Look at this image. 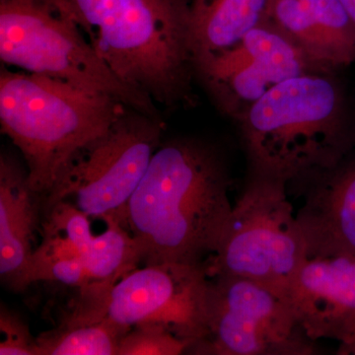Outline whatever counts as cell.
Returning <instances> with one entry per match:
<instances>
[{"instance_id":"1","label":"cell","mask_w":355,"mask_h":355,"mask_svg":"<svg viewBox=\"0 0 355 355\" xmlns=\"http://www.w3.org/2000/svg\"><path fill=\"white\" fill-rule=\"evenodd\" d=\"M229 187L217 147L191 137L162 142L125 209L141 263H200L214 254L233 209Z\"/></svg>"},{"instance_id":"2","label":"cell","mask_w":355,"mask_h":355,"mask_svg":"<svg viewBox=\"0 0 355 355\" xmlns=\"http://www.w3.org/2000/svg\"><path fill=\"white\" fill-rule=\"evenodd\" d=\"M340 71L282 81L236 121L250 174L289 184L354 150L355 98Z\"/></svg>"},{"instance_id":"3","label":"cell","mask_w":355,"mask_h":355,"mask_svg":"<svg viewBox=\"0 0 355 355\" xmlns=\"http://www.w3.org/2000/svg\"><path fill=\"white\" fill-rule=\"evenodd\" d=\"M69 2L88 41L123 83L166 107L191 99V0Z\"/></svg>"},{"instance_id":"4","label":"cell","mask_w":355,"mask_h":355,"mask_svg":"<svg viewBox=\"0 0 355 355\" xmlns=\"http://www.w3.org/2000/svg\"><path fill=\"white\" fill-rule=\"evenodd\" d=\"M130 107L39 74L0 69L1 130L19 149L30 187L43 200L79 149L103 135Z\"/></svg>"},{"instance_id":"5","label":"cell","mask_w":355,"mask_h":355,"mask_svg":"<svg viewBox=\"0 0 355 355\" xmlns=\"http://www.w3.org/2000/svg\"><path fill=\"white\" fill-rule=\"evenodd\" d=\"M0 60L7 67L112 96L161 119L156 103L123 83L100 58L69 0H0Z\"/></svg>"},{"instance_id":"6","label":"cell","mask_w":355,"mask_h":355,"mask_svg":"<svg viewBox=\"0 0 355 355\" xmlns=\"http://www.w3.org/2000/svg\"><path fill=\"white\" fill-rule=\"evenodd\" d=\"M287 186L282 180L250 174L216 251L205 261L209 277L254 280L286 296L308 260L304 236L287 198Z\"/></svg>"},{"instance_id":"7","label":"cell","mask_w":355,"mask_h":355,"mask_svg":"<svg viewBox=\"0 0 355 355\" xmlns=\"http://www.w3.org/2000/svg\"><path fill=\"white\" fill-rule=\"evenodd\" d=\"M209 282L205 261L146 265L109 288L81 291L78 304L64 321L108 319L128 331L153 324L190 343V352L207 335Z\"/></svg>"},{"instance_id":"8","label":"cell","mask_w":355,"mask_h":355,"mask_svg":"<svg viewBox=\"0 0 355 355\" xmlns=\"http://www.w3.org/2000/svg\"><path fill=\"white\" fill-rule=\"evenodd\" d=\"M164 123L128 108L103 135L79 149L51 193L44 214L57 203H71L91 219H114L125 226L130 198L162 144Z\"/></svg>"},{"instance_id":"9","label":"cell","mask_w":355,"mask_h":355,"mask_svg":"<svg viewBox=\"0 0 355 355\" xmlns=\"http://www.w3.org/2000/svg\"><path fill=\"white\" fill-rule=\"evenodd\" d=\"M296 321L286 296L260 282L209 277L207 335L198 354L310 355L316 345Z\"/></svg>"},{"instance_id":"10","label":"cell","mask_w":355,"mask_h":355,"mask_svg":"<svg viewBox=\"0 0 355 355\" xmlns=\"http://www.w3.org/2000/svg\"><path fill=\"white\" fill-rule=\"evenodd\" d=\"M311 340L355 338V256L308 259L286 294Z\"/></svg>"},{"instance_id":"11","label":"cell","mask_w":355,"mask_h":355,"mask_svg":"<svg viewBox=\"0 0 355 355\" xmlns=\"http://www.w3.org/2000/svg\"><path fill=\"white\" fill-rule=\"evenodd\" d=\"M291 183L303 186L296 218L308 259L355 256V149L336 165Z\"/></svg>"},{"instance_id":"12","label":"cell","mask_w":355,"mask_h":355,"mask_svg":"<svg viewBox=\"0 0 355 355\" xmlns=\"http://www.w3.org/2000/svg\"><path fill=\"white\" fill-rule=\"evenodd\" d=\"M41 198L33 191L27 168L17 159L0 157V275L13 291L27 288V272Z\"/></svg>"},{"instance_id":"13","label":"cell","mask_w":355,"mask_h":355,"mask_svg":"<svg viewBox=\"0 0 355 355\" xmlns=\"http://www.w3.org/2000/svg\"><path fill=\"white\" fill-rule=\"evenodd\" d=\"M270 11V0H191L193 64L234 49Z\"/></svg>"},{"instance_id":"14","label":"cell","mask_w":355,"mask_h":355,"mask_svg":"<svg viewBox=\"0 0 355 355\" xmlns=\"http://www.w3.org/2000/svg\"><path fill=\"white\" fill-rule=\"evenodd\" d=\"M238 48L275 85L317 71H331L315 62L270 21L252 30Z\"/></svg>"},{"instance_id":"15","label":"cell","mask_w":355,"mask_h":355,"mask_svg":"<svg viewBox=\"0 0 355 355\" xmlns=\"http://www.w3.org/2000/svg\"><path fill=\"white\" fill-rule=\"evenodd\" d=\"M105 222L106 230L93 236L83 254L89 286H113L141 263L139 245L130 231L114 219Z\"/></svg>"},{"instance_id":"16","label":"cell","mask_w":355,"mask_h":355,"mask_svg":"<svg viewBox=\"0 0 355 355\" xmlns=\"http://www.w3.org/2000/svg\"><path fill=\"white\" fill-rule=\"evenodd\" d=\"M55 282L78 287L80 291L90 284L81 252L69 238L43 224V240L33 252L27 272V284Z\"/></svg>"},{"instance_id":"17","label":"cell","mask_w":355,"mask_h":355,"mask_svg":"<svg viewBox=\"0 0 355 355\" xmlns=\"http://www.w3.org/2000/svg\"><path fill=\"white\" fill-rule=\"evenodd\" d=\"M108 319L65 323L37 338L38 355H118L128 333Z\"/></svg>"},{"instance_id":"18","label":"cell","mask_w":355,"mask_h":355,"mask_svg":"<svg viewBox=\"0 0 355 355\" xmlns=\"http://www.w3.org/2000/svg\"><path fill=\"white\" fill-rule=\"evenodd\" d=\"M270 22L318 64L329 70L345 69L301 0H270Z\"/></svg>"},{"instance_id":"19","label":"cell","mask_w":355,"mask_h":355,"mask_svg":"<svg viewBox=\"0 0 355 355\" xmlns=\"http://www.w3.org/2000/svg\"><path fill=\"white\" fill-rule=\"evenodd\" d=\"M343 69L355 64V25L340 0H301Z\"/></svg>"},{"instance_id":"20","label":"cell","mask_w":355,"mask_h":355,"mask_svg":"<svg viewBox=\"0 0 355 355\" xmlns=\"http://www.w3.org/2000/svg\"><path fill=\"white\" fill-rule=\"evenodd\" d=\"M191 345L169 331L153 324L137 326L121 340L118 355H178Z\"/></svg>"},{"instance_id":"21","label":"cell","mask_w":355,"mask_h":355,"mask_svg":"<svg viewBox=\"0 0 355 355\" xmlns=\"http://www.w3.org/2000/svg\"><path fill=\"white\" fill-rule=\"evenodd\" d=\"M0 343L1 355H38L37 338H33L29 328L17 315L1 307L0 313Z\"/></svg>"},{"instance_id":"22","label":"cell","mask_w":355,"mask_h":355,"mask_svg":"<svg viewBox=\"0 0 355 355\" xmlns=\"http://www.w3.org/2000/svg\"><path fill=\"white\" fill-rule=\"evenodd\" d=\"M355 25V0H340Z\"/></svg>"},{"instance_id":"23","label":"cell","mask_w":355,"mask_h":355,"mask_svg":"<svg viewBox=\"0 0 355 355\" xmlns=\"http://www.w3.org/2000/svg\"><path fill=\"white\" fill-rule=\"evenodd\" d=\"M340 354H355V338L347 345H340L338 349Z\"/></svg>"}]
</instances>
